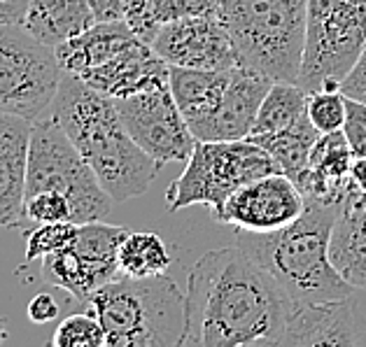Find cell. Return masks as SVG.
Instances as JSON below:
<instances>
[{"label":"cell","mask_w":366,"mask_h":347,"mask_svg":"<svg viewBox=\"0 0 366 347\" xmlns=\"http://www.w3.org/2000/svg\"><path fill=\"white\" fill-rule=\"evenodd\" d=\"M290 298L234 243L192 266L180 347H280Z\"/></svg>","instance_id":"obj_1"},{"label":"cell","mask_w":366,"mask_h":347,"mask_svg":"<svg viewBox=\"0 0 366 347\" xmlns=\"http://www.w3.org/2000/svg\"><path fill=\"white\" fill-rule=\"evenodd\" d=\"M49 117L66 131L114 203L142 196L154 182L162 166L129 136L110 96L64 73Z\"/></svg>","instance_id":"obj_2"},{"label":"cell","mask_w":366,"mask_h":347,"mask_svg":"<svg viewBox=\"0 0 366 347\" xmlns=\"http://www.w3.org/2000/svg\"><path fill=\"white\" fill-rule=\"evenodd\" d=\"M341 203L306 201L301 217L269 233L236 231V245L278 282L292 303H320L355 293L329 261V236Z\"/></svg>","instance_id":"obj_3"},{"label":"cell","mask_w":366,"mask_h":347,"mask_svg":"<svg viewBox=\"0 0 366 347\" xmlns=\"http://www.w3.org/2000/svg\"><path fill=\"white\" fill-rule=\"evenodd\" d=\"M108 347H180L184 331V291L166 273L119 278L89 298Z\"/></svg>","instance_id":"obj_4"},{"label":"cell","mask_w":366,"mask_h":347,"mask_svg":"<svg viewBox=\"0 0 366 347\" xmlns=\"http://www.w3.org/2000/svg\"><path fill=\"white\" fill-rule=\"evenodd\" d=\"M238 66L273 82H297L308 33V0H219Z\"/></svg>","instance_id":"obj_5"},{"label":"cell","mask_w":366,"mask_h":347,"mask_svg":"<svg viewBox=\"0 0 366 347\" xmlns=\"http://www.w3.org/2000/svg\"><path fill=\"white\" fill-rule=\"evenodd\" d=\"M271 173L282 171L254 140H196L184 173L168 186L166 208L177 212L192 206H208L210 212H215L236 189Z\"/></svg>","instance_id":"obj_6"},{"label":"cell","mask_w":366,"mask_h":347,"mask_svg":"<svg viewBox=\"0 0 366 347\" xmlns=\"http://www.w3.org/2000/svg\"><path fill=\"white\" fill-rule=\"evenodd\" d=\"M59 191L70 201V221H101L112 210V198L98 182L92 166L51 117L33 121L26 164V196ZM24 196V198H26Z\"/></svg>","instance_id":"obj_7"},{"label":"cell","mask_w":366,"mask_h":347,"mask_svg":"<svg viewBox=\"0 0 366 347\" xmlns=\"http://www.w3.org/2000/svg\"><path fill=\"white\" fill-rule=\"evenodd\" d=\"M366 44V0H308V33L299 86L341 89Z\"/></svg>","instance_id":"obj_8"},{"label":"cell","mask_w":366,"mask_h":347,"mask_svg":"<svg viewBox=\"0 0 366 347\" xmlns=\"http://www.w3.org/2000/svg\"><path fill=\"white\" fill-rule=\"evenodd\" d=\"M64 70L54 47L24 26L0 24V112L40 119L49 112Z\"/></svg>","instance_id":"obj_9"},{"label":"cell","mask_w":366,"mask_h":347,"mask_svg":"<svg viewBox=\"0 0 366 347\" xmlns=\"http://www.w3.org/2000/svg\"><path fill=\"white\" fill-rule=\"evenodd\" d=\"M129 136L159 166L187 164L196 138L187 126L171 86L162 84L127 98H112Z\"/></svg>","instance_id":"obj_10"},{"label":"cell","mask_w":366,"mask_h":347,"mask_svg":"<svg viewBox=\"0 0 366 347\" xmlns=\"http://www.w3.org/2000/svg\"><path fill=\"white\" fill-rule=\"evenodd\" d=\"M306 198L285 173H271L236 189L212 212L219 224L249 233H269L301 217Z\"/></svg>","instance_id":"obj_11"},{"label":"cell","mask_w":366,"mask_h":347,"mask_svg":"<svg viewBox=\"0 0 366 347\" xmlns=\"http://www.w3.org/2000/svg\"><path fill=\"white\" fill-rule=\"evenodd\" d=\"M149 47L168 66L224 70L238 66V54L219 14L187 16L162 24L149 40Z\"/></svg>","instance_id":"obj_12"},{"label":"cell","mask_w":366,"mask_h":347,"mask_svg":"<svg viewBox=\"0 0 366 347\" xmlns=\"http://www.w3.org/2000/svg\"><path fill=\"white\" fill-rule=\"evenodd\" d=\"M282 347L366 345V317L355 293L320 303H292L285 319Z\"/></svg>","instance_id":"obj_13"},{"label":"cell","mask_w":366,"mask_h":347,"mask_svg":"<svg viewBox=\"0 0 366 347\" xmlns=\"http://www.w3.org/2000/svg\"><path fill=\"white\" fill-rule=\"evenodd\" d=\"M273 84L271 77L252 68L234 66L215 112L194 129L196 140H243L252 133L257 112Z\"/></svg>","instance_id":"obj_14"},{"label":"cell","mask_w":366,"mask_h":347,"mask_svg":"<svg viewBox=\"0 0 366 347\" xmlns=\"http://www.w3.org/2000/svg\"><path fill=\"white\" fill-rule=\"evenodd\" d=\"M79 79L110 98H127L168 84V64L145 40L138 38L105 64L82 73Z\"/></svg>","instance_id":"obj_15"},{"label":"cell","mask_w":366,"mask_h":347,"mask_svg":"<svg viewBox=\"0 0 366 347\" xmlns=\"http://www.w3.org/2000/svg\"><path fill=\"white\" fill-rule=\"evenodd\" d=\"M31 129V119L0 112V226L3 228H21L26 224L24 196Z\"/></svg>","instance_id":"obj_16"},{"label":"cell","mask_w":366,"mask_h":347,"mask_svg":"<svg viewBox=\"0 0 366 347\" xmlns=\"http://www.w3.org/2000/svg\"><path fill=\"white\" fill-rule=\"evenodd\" d=\"M329 261L355 289H366V193L347 182L329 236Z\"/></svg>","instance_id":"obj_17"},{"label":"cell","mask_w":366,"mask_h":347,"mask_svg":"<svg viewBox=\"0 0 366 347\" xmlns=\"http://www.w3.org/2000/svg\"><path fill=\"white\" fill-rule=\"evenodd\" d=\"M352 161L355 154L347 145L343 129L320 133L317 142L310 149L308 168L294 184L299 186L306 201L341 203L350 182Z\"/></svg>","instance_id":"obj_18"},{"label":"cell","mask_w":366,"mask_h":347,"mask_svg":"<svg viewBox=\"0 0 366 347\" xmlns=\"http://www.w3.org/2000/svg\"><path fill=\"white\" fill-rule=\"evenodd\" d=\"M136 40L138 35L129 29L127 21H96L92 29L54 47V51L61 70L79 77L86 70L105 64Z\"/></svg>","instance_id":"obj_19"},{"label":"cell","mask_w":366,"mask_h":347,"mask_svg":"<svg viewBox=\"0 0 366 347\" xmlns=\"http://www.w3.org/2000/svg\"><path fill=\"white\" fill-rule=\"evenodd\" d=\"M229 77L231 68L203 70L168 66V86H171V94L192 133L215 112L224 96Z\"/></svg>","instance_id":"obj_20"},{"label":"cell","mask_w":366,"mask_h":347,"mask_svg":"<svg viewBox=\"0 0 366 347\" xmlns=\"http://www.w3.org/2000/svg\"><path fill=\"white\" fill-rule=\"evenodd\" d=\"M94 24L96 16L89 0H29L21 26L42 44L59 47Z\"/></svg>","instance_id":"obj_21"},{"label":"cell","mask_w":366,"mask_h":347,"mask_svg":"<svg viewBox=\"0 0 366 347\" xmlns=\"http://www.w3.org/2000/svg\"><path fill=\"white\" fill-rule=\"evenodd\" d=\"M254 140L257 145H262L275 161H278L280 171L290 177L292 182H297L308 168L310 149L320 138V131L312 126L308 114H303L299 121H294L292 126L282 129L278 133H264V136H247Z\"/></svg>","instance_id":"obj_22"},{"label":"cell","mask_w":366,"mask_h":347,"mask_svg":"<svg viewBox=\"0 0 366 347\" xmlns=\"http://www.w3.org/2000/svg\"><path fill=\"white\" fill-rule=\"evenodd\" d=\"M308 114V94L297 82H273L264 96L249 136L278 133Z\"/></svg>","instance_id":"obj_23"},{"label":"cell","mask_w":366,"mask_h":347,"mask_svg":"<svg viewBox=\"0 0 366 347\" xmlns=\"http://www.w3.org/2000/svg\"><path fill=\"white\" fill-rule=\"evenodd\" d=\"M171 254L162 236L152 231H129L119 245V271L129 278H149L166 273L171 266Z\"/></svg>","instance_id":"obj_24"},{"label":"cell","mask_w":366,"mask_h":347,"mask_svg":"<svg viewBox=\"0 0 366 347\" xmlns=\"http://www.w3.org/2000/svg\"><path fill=\"white\" fill-rule=\"evenodd\" d=\"M77 226L75 221H44L26 231V261L44 259L47 254L68 247L77 236Z\"/></svg>","instance_id":"obj_25"},{"label":"cell","mask_w":366,"mask_h":347,"mask_svg":"<svg viewBox=\"0 0 366 347\" xmlns=\"http://www.w3.org/2000/svg\"><path fill=\"white\" fill-rule=\"evenodd\" d=\"M51 345L56 347H103L105 331L94 313H75L68 315L56 326L51 336Z\"/></svg>","instance_id":"obj_26"},{"label":"cell","mask_w":366,"mask_h":347,"mask_svg":"<svg viewBox=\"0 0 366 347\" xmlns=\"http://www.w3.org/2000/svg\"><path fill=\"white\" fill-rule=\"evenodd\" d=\"M308 119L320 133L341 131L345 121V94L341 89H320L308 94Z\"/></svg>","instance_id":"obj_27"},{"label":"cell","mask_w":366,"mask_h":347,"mask_svg":"<svg viewBox=\"0 0 366 347\" xmlns=\"http://www.w3.org/2000/svg\"><path fill=\"white\" fill-rule=\"evenodd\" d=\"M219 14V0H154L152 3V24L187 19V16H212Z\"/></svg>","instance_id":"obj_28"},{"label":"cell","mask_w":366,"mask_h":347,"mask_svg":"<svg viewBox=\"0 0 366 347\" xmlns=\"http://www.w3.org/2000/svg\"><path fill=\"white\" fill-rule=\"evenodd\" d=\"M26 221H70V201L59 191H38L24 198Z\"/></svg>","instance_id":"obj_29"},{"label":"cell","mask_w":366,"mask_h":347,"mask_svg":"<svg viewBox=\"0 0 366 347\" xmlns=\"http://www.w3.org/2000/svg\"><path fill=\"white\" fill-rule=\"evenodd\" d=\"M345 140L350 145L355 159L366 156V103L345 96V121H343Z\"/></svg>","instance_id":"obj_30"},{"label":"cell","mask_w":366,"mask_h":347,"mask_svg":"<svg viewBox=\"0 0 366 347\" xmlns=\"http://www.w3.org/2000/svg\"><path fill=\"white\" fill-rule=\"evenodd\" d=\"M152 3L154 0H124V21L147 44L157 31L154 24H152Z\"/></svg>","instance_id":"obj_31"},{"label":"cell","mask_w":366,"mask_h":347,"mask_svg":"<svg viewBox=\"0 0 366 347\" xmlns=\"http://www.w3.org/2000/svg\"><path fill=\"white\" fill-rule=\"evenodd\" d=\"M341 91L345 96L357 98V101L366 103V44H364L360 59H357V64L352 66V70L341 82Z\"/></svg>","instance_id":"obj_32"},{"label":"cell","mask_w":366,"mask_h":347,"mask_svg":"<svg viewBox=\"0 0 366 347\" xmlns=\"http://www.w3.org/2000/svg\"><path fill=\"white\" fill-rule=\"evenodd\" d=\"M26 315L33 324H49L59 317V303L51 293H35L31 298L29 308H26Z\"/></svg>","instance_id":"obj_33"},{"label":"cell","mask_w":366,"mask_h":347,"mask_svg":"<svg viewBox=\"0 0 366 347\" xmlns=\"http://www.w3.org/2000/svg\"><path fill=\"white\" fill-rule=\"evenodd\" d=\"M96 21H124V0H89Z\"/></svg>","instance_id":"obj_34"},{"label":"cell","mask_w":366,"mask_h":347,"mask_svg":"<svg viewBox=\"0 0 366 347\" xmlns=\"http://www.w3.org/2000/svg\"><path fill=\"white\" fill-rule=\"evenodd\" d=\"M29 12V0H0V24L21 26Z\"/></svg>","instance_id":"obj_35"},{"label":"cell","mask_w":366,"mask_h":347,"mask_svg":"<svg viewBox=\"0 0 366 347\" xmlns=\"http://www.w3.org/2000/svg\"><path fill=\"white\" fill-rule=\"evenodd\" d=\"M350 177H352V182L366 193V156L355 159L352 168H350Z\"/></svg>","instance_id":"obj_36"},{"label":"cell","mask_w":366,"mask_h":347,"mask_svg":"<svg viewBox=\"0 0 366 347\" xmlns=\"http://www.w3.org/2000/svg\"><path fill=\"white\" fill-rule=\"evenodd\" d=\"M7 341H10V331H7V322L0 317V345H5Z\"/></svg>","instance_id":"obj_37"}]
</instances>
